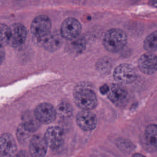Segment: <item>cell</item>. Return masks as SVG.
<instances>
[{
  "label": "cell",
  "mask_w": 157,
  "mask_h": 157,
  "mask_svg": "<svg viewBox=\"0 0 157 157\" xmlns=\"http://www.w3.org/2000/svg\"><path fill=\"white\" fill-rule=\"evenodd\" d=\"M108 88H109V86H107V85H103L102 86H101V88H100V91L102 93H103V94H105V93H107V90H108Z\"/></svg>",
  "instance_id": "obj_23"
},
{
  "label": "cell",
  "mask_w": 157,
  "mask_h": 157,
  "mask_svg": "<svg viewBox=\"0 0 157 157\" xmlns=\"http://www.w3.org/2000/svg\"><path fill=\"white\" fill-rule=\"evenodd\" d=\"M5 59V51L4 47L0 45V64H1Z\"/></svg>",
  "instance_id": "obj_21"
},
{
  "label": "cell",
  "mask_w": 157,
  "mask_h": 157,
  "mask_svg": "<svg viewBox=\"0 0 157 157\" xmlns=\"http://www.w3.org/2000/svg\"><path fill=\"white\" fill-rule=\"evenodd\" d=\"M56 111L60 117L64 118H69L72 115V107L71 105L65 101H62L58 104Z\"/></svg>",
  "instance_id": "obj_18"
},
{
  "label": "cell",
  "mask_w": 157,
  "mask_h": 157,
  "mask_svg": "<svg viewBox=\"0 0 157 157\" xmlns=\"http://www.w3.org/2000/svg\"><path fill=\"white\" fill-rule=\"evenodd\" d=\"M127 36L120 29H111L107 31L103 39V45L106 50L111 52L121 50L126 44Z\"/></svg>",
  "instance_id": "obj_2"
},
{
  "label": "cell",
  "mask_w": 157,
  "mask_h": 157,
  "mask_svg": "<svg viewBox=\"0 0 157 157\" xmlns=\"http://www.w3.org/2000/svg\"><path fill=\"white\" fill-rule=\"evenodd\" d=\"M73 98L75 104L82 110H91L98 104L96 93L86 86H76L73 91Z\"/></svg>",
  "instance_id": "obj_1"
},
{
  "label": "cell",
  "mask_w": 157,
  "mask_h": 157,
  "mask_svg": "<svg viewBox=\"0 0 157 157\" xmlns=\"http://www.w3.org/2000/svg\"><path fill=\"white\" fill-rule=\"evenodd\" d=\"M81 29L82 26L80 22L75 18L69 17L62 23L60 33L63 38L72 40L79 36Z\"/></svg>",
  "instance_id": "obj_6"
},
{
  "label": "cell",
  "mask_w": 157,
  "mask_h": 157,
  "mask_svg": "<svg viewBox=\"0 0 157 157\" xmlns=\"http://www.w3.org/2000/svg\"><path fill=\"white\" fill-rule=\"evenodd\" d=\"M10 36L9 45L13 48H19L23 45L27 37L26 27L19 23H16L10 26Z\"/></svg>",
  "instance_id": "obj_7"
},
{
  "label": "cell",
  "mask_w": 157,
  "mask_h": 157,
  "mask_svg": "<svg viewBox=\"0 0 157 157\" xmlns=\"http://www.w3.org/2000/svg\"><path fill=\"white\" fill-rule=\"evenodd\" d=\"M18 1H25V0H18Z\"/></svg>",
  "instance_id": "obj_27"
},
{
  "label": "cell",
  "mask_w": 157,
  "mask_h": 157,
  "mask_svg": "<svg viewBox=\"0 0 157 157\" xmlns=\"http://www.w3.org/2000/svg\"><path fill=\"white\" fill-rule=\"evenodd\" d=\"M113 77L115 81L121 84H130L134 82L137 77L135 68L129 64H121L115 69Z\"/></svg>",
  "instance_id": "obj_4"
},
{
  "label": "cell",
  "mask_w": 157,
  "mask_h": 157,
  "mask_svg": "<svg viewBox=\"0 0 157 157\" xmlns=\"http://www.w3.org/2000/svg\"><path fill=\"white\" fill-rule=\"evenodd\" d=\"M76 123L80 129L88 131L96 128L98 119L96 114L91 110H83L77 113L76 116Z\"/></svg>",
  "instance_id": "obj_8"
},
{
  "label": "cell",
  "mask_w": 157,
  "mask_h": 157,
  "mask_svg": "<svg viewBox=\"0 0 157 157\" xmlns=\"http://www.w3.org/2000/svg\"><path fill=\"white\" fill-rule=\"evenodd\" d=\"M52 21L45 15L36 17L31 23V32L35 39H40L51 33Z\"/></svg>",
  "instance_id": "obj_3"
},
{
  "label": "cell",
  "mask_w": 157,
  "mask_h": 157,
  "mask_svg": "<svg viewBox=\"0 0 157 157\" xmlns=\"http://www.w3.org/2000/svg\"><path fill=\"white\" fill-rule=\"evenodd\" d=\"M131 157H146V156L143 155L142 154H140L139 153H136L134 155H132V156Z\"/></svg>",
  "instance_id": "obj_25"
},
{
  "label": "cell",
  "mask_w": 157,
  "mask_h": 157,
  "mask_svg": "<svg viewBox=\"0 0 157 157\" xmlns=\"http://www.w3.org/2000/svg\"><path fill=\"white\" fill-rule=\"evenodd\" d=\"M34 113L40 123L49 124L53 122L56 116V111L53 105L47 102H43L37 106Z\"/></svg>",
  "instance_id": "obj_10"
},
{
  "label": "cell",
  "mask_w": 157,
  "mask_h": 157,
  "mask_svg": "<svg viewBox=\"0 0 157 157\" xmlns=\"http://www.w3.org/2000/svg\"><path fill=\"white\" fill-rule=\"evenodd\" d=\"M144 47L148 52L157 51V31L149 34L144 42Z\"/></svg>",
  "instance_id": "obj_17"
},
{
  "label": "cell",
  "mask_w": 157,
  "mask_h": 157,
  "mask_svg": "<svg viewBox=\"0 0 157 157\" xmlns=\"http://www.w3.org/2000/svg\"><path fill=\"white\" fill-rule=\"evenodd\" d=\"M44 138L51 148H59L64 142V134L63 130L59 126H51L46 131Z\"/></svg>",
  "instance_id": "obj_11"
},
{
  "label": "cell",
  "mask_w": 157,
  "mask_h": 157,
  "mask_svg": "<svg viewBox=\"0 0 157 157\" xmlns=\"http://www.w3.org/2000/svg\"><path fill=\"white\" fill-rule=\"evenodd\" d=\"M31 133V132L28 130L23 123H21L17 128L16 133L17 138L20 143H25L29 139Z\"/></svg>",
  "instance_id": "obj_20"
},
{
  "label": "cell",
  "mask_w": 157,
  "mask_h": 157,
  "mask_svg": "<svg viewBox=\"0 0 157 157\" xmlns=\"http://www.w3.org/2000/svg\"><path fill=\"white\" fill-rule=\"evenodd\" d=\"M48 145L44 137L34 135L31 139L29 149L32 157H44L47 150Z\"/></svg>",
  "instance_id": "obj_14"
},
{
  "label": "cell",
  "mask_w": 157,
  "mask_h": 157,
  "mask_svg": "<svg viewBox=\"0 0 157 157\" xmlns=\"http://www.w3.org/2000/svg\"><path fill=\"white\" fill-rule=\"evenodd\" d=\"M23 124L30 132H33L38 129L40 127V123L37 118L34 112L28 110L24 113L22 116Z\"/></svg>",
  "instance_id": "obj_15"
},
{
  "label": "cell",
  "mask_w": 157,
  "mask_h": 157,
  "mask_svg": "<svg viewBox=\"0 0 157 157\" xmlns=\"http://www.w3.org/2000/svg\"><path fill=\"white\" fill-rule=\"evenodd\" d=\"M148 4L151 7H157V0H150Z\"/></svg>",
  "instance_id": "obj_24"
},
{
  "label": "cell",
  "mask_w": 157,
  "mask_h": 157,
  "mask_svg": "<svg viewBox=\"0 0 157 157\" xmlns=\"http://www.w3.org/2000/svg\"><path fill=\"white\" fill-rule=\"evenodd\" d=\"M145 137L150 146L157 148V124H150L146 127Z\"/></svg>",
  "instance_id": "obj_16"
},
{
  "label": "cell",
  "mask_w": 157,
  "mask_h": 157,
  "mask_svg": "<svg viewBox=\"0 0 157 157\" xmlns=\"http://www.w3.org/2000/svg\"><path fill=\"white\" fill-rule=\"evenodd\" d=\"M0 157H2V155H1V154H0Z\"/></svg>",
  "instance_id": "obj_26"
},
{
  "label": "cell",
  "mask_w": 157,
  "mask_h": 157,
  "mask_svg": "<svg viewBox=\"0 0 157 157\" xmlns=\"http://www.w3.org/2000/svg\"><path fill=\"white\" fill-rule=\"evenodd\" d=\"M140 71L147 75H152L157 71V56L148 52L140 56L138 61Z\"/></svg>",
  "instance_id": "obj_12"
},
{
  "label": "cell",
  "mask_w": 157,
  "mask_h": 157,
  "mask_svg": "<svg viewBox=\"0 0 157 157\" xmlns=\"http://www.w3.org/2000/svg\"><path fill=\"white\" fill-rule=\"evenodd\" d=\"M17 145L12 134L4 133L0 137V154L2 157H14Z\"/></svg>",
  "instance_id": "obj_13"
},
{
  "label": "cell",
  "mask_w": 157,
  "mask_h": 157,
  "mask_svg": "<svg viewBox=\"0 0 157 157\" xmlns=\"http://www.w3.org/2000/svg\"><path fill=\"white\" fill-rule=\"evenodd\" d=\"M10 36V27L4 23H0V45L4 47L9 44Z\"/></svg>",
  "instance_id": "obj_19"
},
{
  "label": "cell",
  "mask_w": 157,
  "mask_h": 157,
  "mask_svg": "<svg viewBox=\"0 0 157 157\" xmlns=\"http://www.w3.org/2000/svg\"><path fill=\"white\" fill-rule=\"evenodd\" d=\"M106 94L108 98L118 105L124 104L128 98L127 90L119 83H111L109 86Z\"/></svg>",
  "instance_id": "obj_9"
},
{
  "label": "cell",
  "mask_w": 157,
  "mask_h": 157,
  "mask_svg": "<svg viewBox=\"0 0 157 157\" xmlns=\"http://www.w3.org/2000/svg\"><path fill=\"white\" fill-rule=\"evenodd\" d=\"M63 39L60 33L55 31L50 33L44 37L36 39V43L45 50L53 52L58 50L63 44Z\"/></svg>",
  "instance_id": "obj_5"
},
{
  "label": "cell",
  "mask_w": 157,
  "mask_h": 157,
  "mask_svg": "<svg viewBox=\"0 0 157 157\" xmlns=\"http://www.w3.org/2000/svg\"><path fill=\"white\" fill-rule=\"evenodd\" d=\"M17 157H30V156L26 151L21 150L17 155Z\"/></svg>",
  "instance_id": "obj_22"
}]
</instances>
